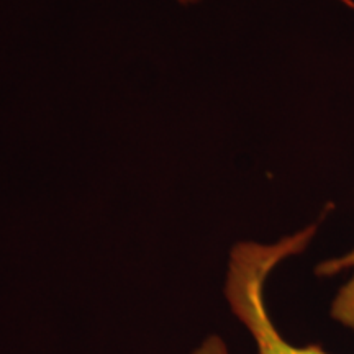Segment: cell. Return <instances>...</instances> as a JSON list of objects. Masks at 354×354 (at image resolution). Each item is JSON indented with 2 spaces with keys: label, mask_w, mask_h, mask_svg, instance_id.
Segmentation results:
<instances>
[{
  "label": "cell",
  "mask_w": 354,
  "mask_h": 354,
  "mask_svg": "<svg viewBox=\"0 0 354 354\" xmlns=\"http://www.w3.org/2000/svg\"><path fill=\"white\" fill-rule=\"evenodd\" d=\"M317 225L284 236L272 245L243 241L232 248L228 261L225 299L233 315L253 336L256 354H330L318 344L295 346L279 333L264 302V284L282 261L307 250Z\"/></svg>",
  "instance_id": "obj_1"
},
{
  "label": "cell",
  "mask_w": 354,
  "mask_h": 354,
  "mask_svg": "<svg viewBox=\"0 0 354 354\" xmlns=\"http://www.w3.org/2000/svg\"><path fill=\"white\" fill-rule=\"evenodd\" d=\"M346 269H351V277L336 292L330 307V317L344 328L354 331V248L342 258L323 261L317 266L315 272L318 276H335Z\"/></svg>",
  "instance_id": "obj_2"
},
{
  "label": "cell",
  "mask_w": 354,
  "mask_h": 354,
  "mask_svg": "<svg viewBox=\"0 0 354 354\" xmlns=\"http://www.w3.org/2000/svg\"><path fill=\"white\" fill-rule=\"evenodd\" d=\"M190 354H230V351L221 336L210 335Z\"/></svg>",
  "instance_id": "obj_3"
},
{
  "label": "cell",
  "mask_w": 354,
  "mask_h": 354,
  "mask_svg": "<svg viewBox=\"0 0 354 354\" xmlns=\"http://www.w3.org/2000/svg\"><path fill=\"white\" fill-rule=\"evenodd\" d=\"M176 2L183 3V6H194V3L202 2V0H176Z\"/></svg>",
  "instance_id": "obj_4"
},
{
  "label": "cell",
  "mask_w": 354,
  "mask_h": 354,
  "mask_svg": "<svg viewBox=\"0 0 354 354\" xmlns=\"http://www.w3.org/2000/svg\"><path fill=\"white\" fill-rule=\"evenodd\" d=\"M342 2L344 3V6H348L349 8H353V10H354V2H353V0H342Z\"/></svg>",
  "instance_id": "obj_5"
}]
</instances>
